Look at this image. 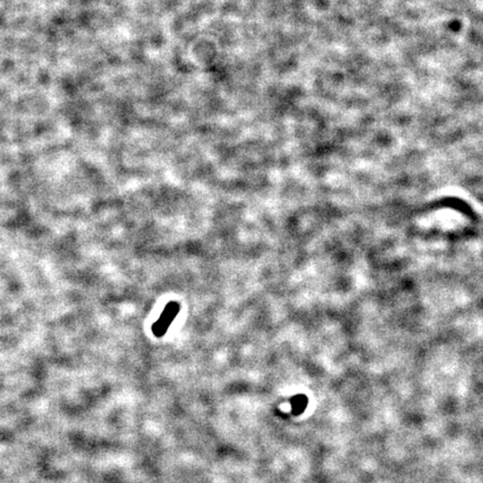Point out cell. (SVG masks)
Segmentation results:
<instances>
[{
	"instance_id": "2",
	"label": "cell",
	"mask_w": 483,
	"mask_h": 483,
	"mask_svg": "<svg viewBox=\"0 0 483 483\" xmlns=\"http://www.w3.org/2000/svg\"><path fill=\"white\" fill-rule=\"evenodd\" d=\"M294 402H296V404L294 405L293 411H296L298 413H300L306 408V398L305 396H298L296 398H294Z\"/></svg>"
},
{
	"instance_id": "1",
	"label": "cell",
	"mask_w": 483,
	"mask_h": 483,
	"mask_svg": "<svg viewBox=\"0 0 483 483\" xmlns=\"http://www.w3.org/2000/svg\"><path fill=\"white\" fill-rule=\"evenodd\" d=\"M179 310H180V306L178 305L177 302H171L168 305L166 308H164L163 312L161 313V316L155 324L152 327V332L157 337H161L166 334V331L168 330V328L170 327L171 322L174 321V319L177 316Z\"/></svg>"
}]
</instances>
